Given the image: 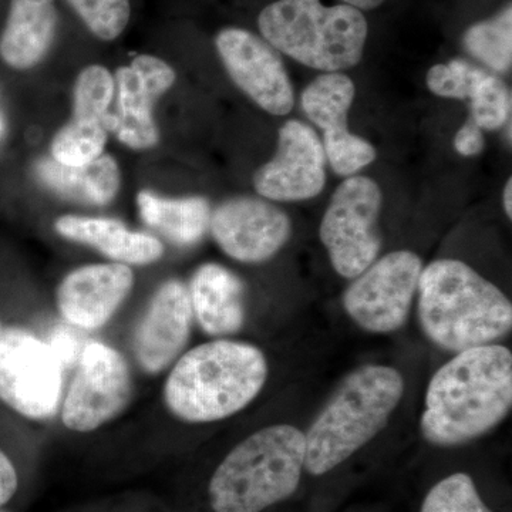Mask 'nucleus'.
I'll return each instance as SVG.
<instances>
[{
	"label": "nucleus",
	"mask_w": 512,
	"mask_h": 512,
	"mask_svg": "<svg viewBox=\"0 0 512 512\" xmlns=\"http://www.w3.org/2000/svg\"><path fill=\"white\" fill-rule=\"evenodd\" d=\"M471 119L484 130H498L511 119V93L503 80L485 74L470 99Z\"/></svg>",
	"instance_id": "bb28decb"
},
{
	"label": "nucleus",
	"mask_w": 512,
	"mask_h": 512,
	"mask_svg": "<svg viewBox=\"0 0 512 512\" xmlns=\"http://www.w3.org/2000/svg\"><path fill=\"white\" fill-rule=\"evenodd\" d=\"M356 86L343 73H323L301 97L303 113L322 131L326 160L340 177H352L376 160L375 147L350 133L348 116Z\"/></svg>",
	"instance_id": "9b49d317"
},
{
	"label": "nucleus",
	"mask_w": 512,
	"mask_h": 512,
	"mask_svg": "<svg viewBox=\"0 0 512 512\" xmlns=\"http://www.w3.org/2000/svg\"><path fill=\"white\" fill-rule=\"evenodd\" d=\"M19 478L10 458L0 450V507L9 503L18 491Z\"/></svg>",
	"instance_id": "7c9ffc66"
},
{
	"label": "nucleus",
	"mask_w": 512,
	"mask_h": 512,
	"mask_svg": "<svg viewBox=\"0 0 512 512\" xmlns=\"http://www.w3.org/2000/svg\"><path fill=\"white\" fill-rule=\"evenodd\" d=\"M382 204L379 185L363 175L346 178L333 192L319 235L330 264L342 278L355 279L379 256Z\"/></svg>",
	"instance_id": "0eeeda50"
},
{
	"label": "nucleus",
	"mask_w": 512,
	"mask_h": 512,
	"mask_svg": "<svg viewBox=\"0 0 512 512\" xmlns=\"http://www.w3.org/2000/svg\"><path fill=\"white\" fill-rule=\"evenodd\" d=\"M62 407L64 426L90 433L116 419L133 397V377L119 350L86 343Z\"/></svg>",
	"instance_id": "9d476101"
},
{
	"label": "nucleus",
	"mask_w": 512,
	"mask_h": 512,
	"mask_svg": "<svg viewBox=\"0 0 512 512\" xmlns=\"http://www.w3.org/2000/svg\"><path fill=\"white\" fill-rule=\"evenodd\" d=\"M137 207L148 227L180 247L197 245L210 229V202L202 197L163 198L141 191Z\"/></svg>",
	"instance_id": "5701e85b"
},
{
	"label": "nucleus",
	"mask_w": 512,
	"mask_h": 512,
	"mask_svg": "<svg viewBox=\"0 0 512 512\" xmlns=\"http://www.w3.org/2000/svg\"><path fill=\"white\" fill-rule=\"evenodd\" d=\"M511 406V350L497 343L463 350L431 377L421 434L433 446H461L497 427Z\"/></svg>",
	"instance_id": "f257e3e1"
},
{
	"label": "nucleus",
	"mask_w": 512,
	"mask_h": 512,
	"mask_svg": "<svg viewBox=\"0 0 512 512\" xmlns=\"http://www.w3.org/2000/svg\"><path fill=\"white\" fill-rule=\"evenodd\" d=\"M485 74L466 60L454 59L431 67L426 83L431 93L443 99L470 100Z\"/></svg>",
	"instance_id": "cd10ccee"
},
{
	"label": "nucleus",
	"mask_w": 512,
	"mask_h": 512,
	"mask_svg": "<svg viewBox=\"0 0 512 512\" xmlns=\"http://www.w3.org/2000/svg\"><path fill=\"white\" fill-rule=\"evenodd\" d=\"M326 163L316 131L302 121H286L279 130L274 158L256 170L255 190L269 201L311 200L325 187Z\"/></svg>",
	"instance_id": "4468645a"
},
{
	"label": "nucleus",
	"mask_w": 512,
	"mask_h": 512,
	"mask_svg": "<svg viewBox=\"0 0 512 512\" xmlns=\"http://www.w3.org/2000/svg\"><path fill=\"white\" fill-rule=\"evenodd\" d=\"M258 26L278 52L325 73L359 64L369 33L362 10L320 0H276L259 13Z\"/></svg>",
	"instance_id": "423d86ee"
},
{
	"label": "nucleus",
	"mask_w": 512,
	"mask_h": 512,
	"mask_svg": "<svg viewBox=\"0 0 512 512\" xmlns=\"http://www.w3.org/2000/svg\"><path fill=\"white\" fill-rule=\"evenodd\" d=\"M134 286L130 266L94 264L64 276L56 292L57 309L70 326L99 330L119 311Z\"/></svg>",
	"instance_id": "a211bd4d"
},
{
	"label": "nucleus",
	"mask_w": 512,
	"mask_h": 512,
	"mask_svg": "<svg viewBox=\"0 0 512 512\" xmlns=\"http://www.w3.org/2000/svg\"><path fill=\"white\" fill-rule=\"evenodd\" d=\"M90 32L104 42L117 39L130 22V0H67Z\"/></svg>",
	"instance_id": "a878e982"
},
{
	"label": "nucleus",
	"mask_w": 512,
	"mask_h": 512,
	"mask_svg": "<svg viewBox=\"0 0 512 512\" xmlns=\"http://www.w3.org/2000/svg\"><path fill=\"white\" fill-rule=\"evenodd\" d=\"M420 512H493L481 500L473 478L456 473L439 481L427 493Z\"/></svg>",
	"instance_id": "393cba45"
},
{
	"label": "nucleus",
	"mask_w": 512,
	"mask_h": 512,
	"mask_svg": "<svg viewBox=\"0 0 512 512\" xmlns=\"http://www.w3.org/2000/svg\"><path fill=\"white\" fill-rule=\"evenodd\" d=\"M464 47L478 62L497 73H507L512 63V9L511 5L497 16L476 23L467 30Z\"/></svg>",
	"instance_id": "b1692460"
},
{
	"label": "nucleus",
	"mask_w": 512,
	"mask_h": 512,
	"mask_svg": "<svg viewBox=\"0 0 512 512\" xmlns=\"http://www.w3.org/2000/svg\"><path fill=\"white\" fill-rule=\"evenodd\" d=\"M386 0H343L346 5L353 6L359 10H372L379 8Z\"/></svg>",
	"instance_id": "2f4dec72"
},
{
	"label": "nucleus",
	"mask_w": 512,
	"mask_h": 512,
	"mask_svg": "<svg viewBox=\"0 0 512 512\" xmlns=\"http://www.w3.org/2000/svg\"><path fill=\"white\" fill-rule=\"evenodd\" d=\"M215 47L232 82L266 113L286 116L295 96L285 64L264 37L239 28L222 29Z\"/></svg>",
	"instance_id": "ddd939ff"
},
{
	"label": "nucleus",
	"mask_w": 512,
	"mask_h": 512,
	"mask_svg": "<svg viewBox=\"0 0 512 512\" xmlns=\"http://www.w3.org/2000/svg\"><path fill=\"white\" fill-rule=\"evenodd\" d=\"M63 367L29 330L0 333V402L30 420L52 419L62 399Z\"/></svg>",
	"instance_id": "6e6552de"
},
{
	"label": "nucleus",
	"mask_w": 512,
	"mask_h": 512,
	"mask_svg": "<svg viewBox=\"0 0 512 512\" xmlns=\"http://www.w3.org/2000/svg\"><path fill=\"white\" fill-rule=\"evenodd\" d=\"M0 333H2V325H0Z\"/></svg>",
	"instance_id": "72a5a7b5"
},
{
	"label": "nucleus",
	"mask_w": 512,
	"mask_h": 512,
	"mask_svg": "<svg viewBox=\"0 0 512 512\" xmlns=\"http://www.w3.org/2000/svg\"><path fill=\"white\" fill-rule=\"evenodd\" d=\"M485 138L483 128L470 119L457 131L454 137V147L457 153L464 157L478 156L484 150Z\"/></svg>",
	"instance_id": "c756f323"
},
{
	"label": "nucleus",
	"mask_w": 512,
	"mask_h": 512,
	"mask_svg": "<svg viewBox=\"0 0 512 512\" xmlns=\"http://www.w3.org/2000/svg\"><path fill=\"white\" fill-rule=\"evenodd\" d=\"M37 180L59 197L83 204L107 205L120 190L119 164L109 154L83 165H64L53 157L37 161Z\"/></svg>",
	"instance_id": "4be33fe9"
},
{
	"label": "nucleus",
	"mask_w": 512,
	"mask_h": 512,
	"mask_svg": "<svg viewBox=\"0 0 512 512\" xmlns=\"http://www.w3.org/2000/svg\"><path fill=\"white\" fill-rule=\"evenodd\" d=\"M0 130H2V126H0Z\"/></svg>",
	"instance_id": "f704fd0d"
},
{
	"label": "nucleus",
	"mask_w": 512,
	"mask_h": 512,
	"mask_svg": "<svg viewBox=\"0 0 512 512\" xmlns=\"http://www.w3.org/2000/svg\"><path fill=\"white\" fill-rule=\"evenodd\" d=\"M404 379L394 367H357L329 397L305 433V468L323 476L345 463L389 423L402 402Z\"/></svg>",
	"instance_id": "20e7f679"
},
{
	"label": "nucleus",
	"mask_w": 512,
	"mask_h": 512,
	"mask_svg": "<svg viewBox=\"0 0 512 512\" xmlns=\"http://www.w3.org/2000/svg\"><path fill=\"white\" fill-rule=\"evenodd\" d=\"M114 97V77L92 64L80 72L73 89V117L53 138L52 157L64 165H83L103 154L106 119Z\"/></svg>",
	"instance_id": "dca6fc26"
},
{
	"label": "nucleus",
	"mask_w": 512,
	"mask_h": 512,
	"mask_svg": "<svg viewBox=\"0 0 512 512\" xmlns=\"http://www.w3.org/2000/svg\"><path fill=\"white\" fill-rule=\"evenodd\" d=\"M305 433L275 424L241 441L208 487L215 512H261L291 497L305 468Z\"/></svg>",
	"instance_id": "39448f33"
},
{
	"label": "nucleus",
	"mask_w": 512,
	"mask_h": 512,
	"mask_svg": "<svg viewBox=\"0 0 512 512\" xmlns=\"http://www.w3.org/2000/svg\"><path fill=\"white\" fill-rule=\"evenodd\" d=\"M268 362L251 343L217 339L185 352L164 386V402L185 423H214L249 406L268 380Z\"/></svg>",
	"instance_id": "7ed1b4c3"
},
{
	"label": "nucleus",
	"mask_w": 512,
	"mask_h": 512,
	"mask_svg": "<svg viewBox=\"0 0 512 512\" xmlns=\"http://www.w3.org/2000/svg\"><path fill=\"white\" fill-rule=\"evenodd\" d=\"M503 204H504V211L505 214H507V217L512 218V180L507 181V184H505L504 188V195H503Z\"/></svg>",
	"instance_id": "473e14b6"
},
{
	"label": "nucleus",
	"mask_w": 512,
	"mask_h": 512,
	"mask_svg": "<svg viewBox=\"0 0 512 512\" xmlns=\"http://www.w3.org/2000/svg\"><path fill=\"white\" fill-rule=\"evenodd\" d=\"M46 343L55 353L63 370L77 365L84 346H86L83 345L82 339L79 338L76 328H73V326H70V328H64V326L56 328L50 335L49 342Z\"/></svg>",
	"instance_id": "c85d7f7f"
},
{
	"label": "nucleus",
	"mask_w": 512,
	"mask_h": 512,
	"mask_svg": "<svg viewBox=\"0 0 512 512\" xmlns=\"http://www.w3.org/2000/svg\"><path fill=\"white\" fill-rule=\"evenodd\" d=\"M0 512H6V511H0Z\"/></svg>",
	"instance_id": "c9c22d12"
},
{
	"label": "nucleus",
	"mask_w": 512,
	"mask_h": 512,
	"mask_svg": "<svg viewBox=\"0 0 512 512\" xmlns=\"http://www.w3.org/2000/svg\"><path fill=\"white\" fill-rule=\"evenodd\" d=\"M192 315L207 335H234L245 323L244 282L218 264L201 265L190 286Z\"/></svg>",
	"instance_id": "6ab92c4d"
},
{
	"label": "nucleus",
	"mask_w": 512,
	"mask_h": 512,
	"mask_svg": "<svg viewBox=\"0 0 512 512\" xmlns=\"http://www.w3.org/2000/svg\"><path fill=\"white\" fill-rule=\"evenodd\" d=\"M417 292L421 329L447 352L491 345L510 333V299L464 262H431L421 271Z\"/></svg>",
	"instance_id": "f03ea898"
},
{
	"label": "nucleus",
	"mask_w": 512,
	"mask_h": 512,
	"mask_svg": "<svg viewBox=\"0 0 512 512\" xmlns=\"http://www.w3.org/2000/svg\"><path fill=\"white\" fill-rule=\"evenodd\" d=\"M55 229L60 237L89 245L123 265H150L164 255V245L156 237L127 229L123 222L111 218H57Z\"/></svg>",
	"instance_id": "aec40b11"
},
{
	"label": "nucleus",
	"mask_w": 512,
	"mask_h": 512,
	"mask_svg": "<svg viewBox=\"0 0 512 512\" xmlns=\"http://www.w3.org/2000/svg\"><path fill=\"white\" fill-rule=\"evenodd\" d=\"M56 30L55 0H10L0 57L12 69H32L49 53Z\"/></svg>",
	"instance_id": "412c9836"
},
{
	"label": "nucleus",
	"mask_w": 512,
	"mask_h": 512,
	"mask_svg": "<svg viewBox=\"0 0 512 512\" xmlns=\"http://www.w3.org/2000/svg\"><path fill=\"white\" fill-rule=\"evenodd\" d=\"M210 231L229 258L242 264H261L285 247L292 222L265 198L234 197L211 212Z\"/></svg>",
	"instance_id": "2eb2a0df"
},
{
	"label": "nucleus",
	"mask_w": 512,
	"mask_h": 512,
	"mask_svg": "<svg viewBox=\"0 0 512 512\" xmlns=\"http://www.w3.org/2000/svg\"><path fill=\"white\" fill-rule=\"evenodd\" d=\"M175 79L173 67L151 55L137 56L128 66L117 69V109L107 113V131L133 150L156 147L160 131L154 121V104L173 87Z\"/></svg>",
	"instance_id": "f8f14e48"
},
{
	"label": "nucleus",
	"mask_w": 512,
	"mask_h": 512,
	"mask_svg": "<svg viewBox=\"0 0 512 512\" xmlns=\"http://www.w3.org/2000/svg\"><path fill=\"white\" fill-rule=\"evenodd\" d=\"M192 320L188 286L178 279L161 284L134 332V355L144 372L157 375L180 357L190 340Z\"/></svg>",
	"instance_id": "f3484780"
},
{
	"label": "nucleus",
	"mask_w": 512,
	"mask_h": 512,
	"mask_svg": "<svg viewBox=\"0 0 512 512\" xmlns=\"http://www.w3.org/2000/svg\"><path fill=\"white\" fill-rule=\"evenodd\" d=\"M423 261L412 251L376 259L343 293V308L363 330L386 335L402 328L413 305Z\"/></svg>",
	"instance_id": "1a4fd4ad"
}]
</instances>
